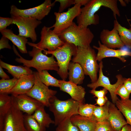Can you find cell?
Listing matches in <instances>:
<instances>
[{
    "mask_svg": "<svg viewBox=\"0 0 131 131\" xmlns=\"http://www.w3.org/2000/svg\"><path fill=\"white\" fill-rule=\"evenodd\" d=\"M117 2V0H90L82 8L80 14L76 17L77 25L81 27L86 28L89 25L98 24L99 16L95 13L102 7L110 9L115 19H116V16L119 17L120 16Z\"/></svg>",
    "mask_w": 131,
    "mask_h": 131,
    "instance_id": "6da1fadb",
    "label": "cell"
},
{
    "mask_svg": "<svg viewBox=\"0 0 131 131\" xmlns=\"http://www.w3.org/2000/svg\"><path fill=\"white\" fill-rule=\"evenodd\" d=\"M32 50L28 52L29 56L32 57L30 60H27L22 57L18 53L14 45L13 49L14 53L19 57L16 58L15 61L22 63L25 66L35 68L38 72L44 70H53L57 72L59 66L57 61H55L54 56L48 57L42 53V50L33 46Z\"/></svg>",
    "mask_w": 131,
    "mask_h": 131,
    "instance_id": "7a4b0ae2",
    "label": "cell"
},
{
    "mask_svg": "<svg viewBox=\"0 0 131 131\" xmlns=\"http://www.w3.org/2000/svg\"><path fill=\"white\" fill-rule=\"evenodd\" d=\"M96 56L95 50L90 46L85 48L76 47V53L72 60V62L80 65L85 75L89 76L92 83L95 82L98 79L99 66Z\"/></svg>",
    "mask_w": 131,
    "mask_h": 131,
    "instance_id": "3957f363",
    "label": "cell"
},
{
    "mask_svg": "<svg viewBox=\"0 0 131 131\" xmlns=\"http://www.w3.org/2000/svg\"><path fill=\"white\" fill-rule=\"evenodd\" d=\"M79 102L72 98L62 100L55 96L51 98L49 100V107L54 115L55 125L57 126L66 119L79 114Z\"/></svg>",
    "mask_w": 131,
    "mask_h": 131,
    "instance_id": "277c9868",
    "label": "cell"
},
{
    "mask_svg": "<svg viewBox=\"0 0 131 131\" xmlns=\"http://www.w3.org/2000/svg\"><path fill=\"white\" fill-rule=\"evenodd\" d=\"M64 42L72 44L76 47H87L90 46L94 35L88 27H81L73 22L68 28L58 35Z\"/></svg>",
    "mask_w": 131,
    "mask_h": 131,
    "instance_id": "5b68a950",
    "label": "cell"
},
{
    "mask_svg": "<svg viewBox=\"0 0 131 131\" xmlns=\"http://www.w3.org/2000/svg\"><path fill=\"white\" fill-rule=\"evenodd\" d=\"M43 51L44 54H51L56 57L59 68L57 74L62 80H65L68 76L69 65L72 57L76 53V47L73 44L65 42L62 46L54 51H49L45 50Z\"/></svg>",
    "mask_w": 131,
    "mask_h": 131,
    "instance_id": "8992f818",
    "label": "cell"
},
{
    "mask_svg": "<svg viewBox=\"0 0 131 131\" xmlns=\"http://www.w3.org/2000/svg\"><path fill=\"white\" fill-rule=\"evenodd\" d=\"M81 6L80 4H76L69 8L66 12L60 13L55 12V22L50 28L51 29L54 28L53 32L59 35L69 27L73 23L74 19L80 14Z\"/></svg>",
    "mask_w": 131,
    "mask_h": 131,
    "instance_id": "52a82bcc",
    "label": "cell"
},
{
    "mask_svg": "<svg viewBox=\"0 0 131 131\" xmlns=\"http://www.w3.org/2000/svg\"><path fill=\"white\" fill-rule=\"evenodd\" d=\"M35 78L34 84L26 94L39 102L45 106L49 107L50 99L55 96L57 91L49 88L40 80L37 72H33Z\"/></svg>",
    "mask_w": 131,
    "mask_h": 131,
    "instance_id": "ba28073f",
    "label": "cell"
},
{
    "mask_svg": "<svg viewBox=\"0 0 131 131\" xmlns=\"http://www.w3.org/2000/svg\"><path fill=\"white\" fill-rule=\"evenodd\" d=\"M12 24L16 25L19 30L18 35L30 38L33 42L37 39L35 29L41 23V21L32 17L11 16Z\"/></svg>",
    "mask_w": 131,
    "mask_h": 131,
    "instance_id": "9c48e42d",
    "label": "cell"
},
{
    "mask_svg": "<svg viewBox=\"0 0 131 131\" xmlns=\"http://www.w3.org/2000/svg\"><path fill=\"white\" fill-rule=\"evenodd\" d=\"M41 34V40L38 43L35 44L28 42L27 44L42 51L47 49L48 51H52L62 46L65 43L60 39L59 35L54 33L49 27L44 26Z\"/></svg>",
    "mask_w": 131,
    "mask_h": 131,
    "instance_id": "30bf717a",
    "label": "cell"
},
{
    "mask_svg": "<svg viewBox=\"0 0 131 131\" xmlns=\"http://www.w3.org/2000/svg\"><path fill=\"white\" fill-rule=\"evenodd\" d=\"M54 5L50 0H46L37 6L26 9H20L12 5L11 6L10 13L11 16H20L32 17L41 21L48 14L51 7Z\"/></svg>",
    "mask_w": 131,
    "mask_h": 131,
    "instance_id": "8fae6325",
    "label": "cell"
},
{
    "mask_svg": "<svg viewBox=\"0 0 131 131\" xmlns=\"http://www.w3.org/2000/svg\"><path fill=\"white\" fill-rule=\"evenodd\" d=\"M99 76L97 81L94 83H91L87 85V86L92 89L96 90L100 86L106 89L110 92L112 103L115 104L119 99L116 94V91L120 85L123 84L125 78L123 77L121 74L116 75L117 81L115 83L111 84L108 77L105 76L103 74V65L102 61L99 64Z\"/></svg>",
    "mask_w": 131,
    "mask_h": 131,
    "instance_id": "7c38bea8",
    "label": "cell"
},
{
    "mask_svg": "<svg viewBox=\"0 0 131 131\" xmlns=\"http://www.w3.org/2000/svg\"><path fill=\"white\" fill-rule=\"evenodd\" d=\"M2 131H27L24 122V115L13 101L5 116Z\"/></svg>",
    "mask_w": 131,
    "mask_h": 131,
    "instance_id": "4fadbf2b",
    "label": "cell"
},
{
    "mask_svg": "<svg viewBox=\"0 0 131 131\" xmlns=\"http://www.w3.org/2000/svg\"><path fill=\"white\" fill-rule=\"evenodd\" d=\"M11 96L13 101L19 110L28 115H33L36 110L43 105L26 94Z\"/></svg>",
    "mask_w": 131,
    "mask_h": 131,
    "instance_id": "5bb4252c",
    "label": "cell"
},
{
    "mask_svg": "<svg viewBox=\"0 0 131 131\" xmlns=\"http://www.w3.org/2000/svg\"><path fill=\"white\" fill-rule=\"evenodd\" d=\"M100 38L102 44L109 48H121L124 46L114 25L111 31L107 29L102 30L100 32Z\"/></svg>",
    "mask_w": 131,
    "mask_h": 131,
    "instance_id": "9a60e30c",
    "label": "cell"
},
{
    "mask_svg": "<svg viewBox=\"0 0 131 131\" xmlns=\"http://www.w3.org/2000/svg\"><path fill=\"white\" fill-rule=\"evenodd\" d=\"M99 47L94 45L93 48L98 50L97 54V61L100 62L104 58L113 57L117 58L122 62H125L126 60L123 57L127 56H131V52L121 49L116 50L108 48L103 45L99 41Z\"/></svg>",
    "mask_w": 131,
    "mask_h": 131,
    "instance_id": "2e32d148",
    "label": "cell"
},
{
    "mask_svg": "<svg viewBox=\"0 0 131 131\" xmlns=\"http://www.w3.org/2000/svg\"><path fill=\"white\" fill-rule=\"evenodd\" d=\"M60 90L68 94L72 98L80 103H83L86 94L85 88L69 81L59 80Z\"/></svg>",
    "mask_w": 131,
    "mask_h": 131,
    "instance_id": "e0dca14e",
    "label": "cell"
},
{
    "mask_svg": "<svg viewBox=\"0 0 131 131\" xmlns=\"http://www.w3.org/2000/svg\"><path fill=\"white\" fill-rule=\"evenodd\" d=\"M34 82L35 78L33 74L23 75L18 79L15 86L8 94H11L13 95L26 94L32 88Z\"/></svg>",
    "mask_w": 131,
    "mask_h": 131,
    "instance_id": "ac0fdd59",
    "label": "cell"
},
{
    "mask_svg": "<svg viewBox=\"0 0 131 131\" xmlns=\"http://www.w3.org/2000/svg\"><path fill=\"white\" fill-rule=\"evenodd\" d=\"M107 120L114 131H120L122 127L127 124L122 113L115 104L110 102L109 114Z\"/></svg>",
    "mask_w": 131,
    "mask_h": 131,
    "instance_id": "d6986e66",
    "label": "cell"
},
{
    "mask_svg": "<svg viewBox=\"0 0 131 131\" xmlns=\"http://www.w3.org/2000/svg\"><path fill=\"white\" fill-rule=\"evenodd\" d=\"M70 120L80 131H95L97 122L94 115L89 117L76 115L71 117Z\"/></svg>",
    "mask_w": 131,
    "mask_h": 131,
    "instance_id": "ffe728a7",
    "label": "cell"
},
{
    "mask_svg": "<svg viewBox=\"0 0 131 131\" xmlns=\"http://www.w3.org/2000/svg\"><path fill=\"white\" fill-rule=\"evenodd\" d=\"M0 32L2 36L10 40L14 45L17 46L21 53L23 54L27 53L26 44L28 42L26 38L15 34L10 29H7L0 31Z\"/></svg>",
    "mask_w": 131,
    "mask_h": 131,
    "instance_id": "44dd1931",
    "label": "cell"
},
{
    "mask_svg": "<svg viewBox=\"0 0 131 131\" xmlns=\"http://www.w3.org/2000/svg\"><path fill=\"white\" fill-rule=\"evenodd\" d=\"M68 70L69 81L77 85L83 83L85 74L82 68L79 64L70 62L69 65Z\"/></svg>",
    "mask_w": 131,
    "mask_h": 131,
    "instance_id": "7402d4cb",
    "label": "cell"
},
{
    "mask_svg": "<svg viewBox=\"0 0 131 131\" xmlns=\"http://www.w3.org/2000/svg\"><path fill=\"white\" fill-rule=\"evenodd\" d=\"M0 66L7 70V72L13 77L18 79L24 75L33 74V72L30 67L27 66H16L6 63L0 60Z\"/></svg>",
    "mask_w": 131,
    "mask_h": 131,
    "instance_id": "603a6c76",
    "label": "cell"
},
{
    "mask_svg": "<svg viewBox=\"0 0 131 131\" xmlns=\"http://www.w3.org/2000/svg\"><path fill=\"white\" fill-rule=\"evenodd\" d=\"M12 105V98L8 94H0V129L3 127L5 117Z\"/></svg>",
    "mask_w": 131,
    "mask_h": 131,
    "instance_id": "cb8c5ba5",
    "label": "cell"
},
{
    "mask_svg": "<svg viewBox=\"0 0 131 131\" xmlns=\"http://www.w3.org/2000/svg\"><path fill=\"white\" fill-rule=\"evenodd\" d=\"M43 105L36 110L32 115L33 117L41 126L48 128L52 124H54L48 114L46 112Z\"/></svg>",
    "mask_w": 131,
    "mask_h": 131,
    "instance_id": "d4e9b609",
    "label": "cell"
},
{
    "mask_svg": "<svg viewBox=\"0 0 131 131\" xmlns=\"http://www.w3.org/2000/svg\"><path fill=\"white\" fill-rule=\"evenodd\" d=\"M115 104L126 118L127 124L131 126V99L120 100L119 99Z\"/></svg>",
    "mask_w": 131,
    "mask_h": 131,
    "instance_id": "484cf974",
    "label": "cell"
},
{
    "mask_svg": "<svg viewBox=\"0 0 131 131\" xmlns=\"http://www.w3.org/2000/svg\"><path fill=\"white\" fill-rule=\"evenodd\" d=\"M121 40L124 45L131 49V27L128 29L122 26L117 19L114 21Z\"/></svg>",
    "mask_w": 131,
    "mask_h": 131,
    "instance_id": "4316f807",
    "label": "cell"
},
{
    "mask_svg": "<svg viewBox=\"0 0 131 131\" xmlns=\"http://www.w3.org/2000/svg\"><path fill=\"white\" fill-rule=\"evenodd\" d=\"M25 126L27 131H45V128L40 125L32 115H24Z\"/></svg>",
    "mask_w": 131,
    "mask_h": 131,
    "instance_id": "83f0119b",
    "label": "cell"
},
{
    "mask_svg": "<svg viewBox=\"0 0 131 131\" xmlns=\"http://www.w3.org/2000/svg\"><path fill=\"white\" fill-rule=\"evenodd\" d=\"M110 102L108 100L103 106H96L94 110L93 115L97 122H101L107 119L109 114Z\"/></svg>",
    "mask_w": 131,
    "mask_h": 131,
    "instance_id": "f1b7e54d",
    "label": "cell"
},
{
    "mask_svg": "<svg viewBox=\"0 0 131 131\" xmlns=\"http://www.w3.org/2000/svg\"><path fill=\"white\" fill-rule=\"evenodd\" d=\"M38 73L41 81L45 85L48 87L51 86L59 88V80H57L51 76L47 70L40 71Z\"/></svg>",
    "mask_w": 131,
    "mask_h": 131,
    "instance_id": "f546056e",
    "label": "cell"
},
{
    "mask_svg": "<svg viewBox=\"0 0 131 131\" xmlns=\"http://www.w3.org/2000/svg\"><path fill=\"white\" fill-rule=\"evenodd\" d=\"M18 79L13 78L11 79L0 80V94H8L15 86Z\"/></svg>",
    "mask_w": 131,
    "mask_h": 131,
    "instance_id": "4dcf8cb0",
    "label": "cell"
},
{
    "mask_svg": "<svg viewBox=\"0 0 131 131\" xmlns=\"http://www.w3.org/2000/svg\"><path fill=\"white\" fill-rule=\"evenodd\" d=\"M95 106V105L80 103L79 114L82 116L91 117L93 116L94 110Z\"/></svg>",
    "mask_w": 131,
    "mask_h": 131,
    "instance_id": "1f68e13d",
    "label": "cell"
},
{
    "mask_svg": "<svg viewBox=\"0 0 131 131\" xmlns=\"http://www.w3.org/2000/svg\"><path fill=\"white\" fill-rule=\"evenodd\" d=\"M56 131H80L78 128L71 122L70 118L63 121L58 125Z\"/></svg>",
    "mask_w": 131,
    "mask_h": 131,
    "instance_id": "d6a6232c",
    "label": "cell"
},
{
    "mask_svg": "<svg viewBox=\"0 0 131 131\" xmlns=\"http://www.w3.org/2000/svg\"><path fill=\"white\" fill-rule=\"evenodd\" d=\"M95 131H114L107 120L101 122H97Z\"/></svg>",
    "mask_w": 131,
    "mask_h": 131,
    "instance_id": "836d02e7",
    "label": "cell"
},
{
    "mask_svg": "<svg viewBox=\"0 0 131 131\" xmlns=\"http://www.w3.org/2000/svg\"><path fill=\"white\" fill-rule=\"evenodd\" d=\"M56 2L60 3L58 12H63L65 9L72 5H74V0H55L53 3L55 4Z\"/></svg>",
    "mask_w": 131,
    "mask_h": 131,
    "instance_id": "e575fe53",
    "label": "cell"
},
{
    "mask_svg": "<svg viewBox=\"0 0 131 131\" xmlns=\"http://www.w3.org/2000/svg\"><path fill=\"white\" fill-rule=\"evenodd\" d=\"M116 95H119L121 99L125 100L129 99L130 93L127 90L123 84L119 86L116 92Z\"/></svg>",
    "mask_w": 131,
    "mask_h": 131,
    "instance_id": "d590c367",
    "label": "cell"
},
{
    "mask_svg": "<svg viewBox=\"0 0 131 131\" xmlns=\"http://www.w3.org/2000/svg\"><path fill=\"white\" fill-rule=\"evenodd\" d=\"M13 20L12 18L0 17V31L6 29L10 25L12 24Z\"/></svg>",
    "mask_w": 131,
    "mask_h": 131,
    "instance_id": "8d00e7d4",
    "label": "cell"
},
{
    "mask_svg": "<svg viewBox=\"0 0 131 131\" xmlns=\"http://www.w3.org/2000/svg\"><path fill=\"white\" fill-rule=\"evenodd\" d=\"M108 92V90L106 89L103 88L102 90H96L92 89L90 91V92L94 96V97L97 98H102L106 96Z\"/></svg>",
    "mask_w": 131,
    "mask_h": 131,
    "instance_id": "74e56055",
    "label": "cell"
},
{
    "mask_svg": "<svg viewBox=\"0 0 131 131\" xmlns=\"http://www.w3.org/2000/svg\"><path fill=\"white\" fill-rule=\"evenodd\" d=\"M8 39L2 36L0 40V50L4 48L11 49V47L8 43Z\"/></svg>",
    "mask_w": 131,
    "mask_h": 131,
    "instance_id": "f35d334b",
    "label": "cell"
},
{
    "mask_svg": "<svg viewBox=\"0 0 131 131\" xmlns=\"http://www.w3.org/2000/svg\"><path fill=\"white\" fill-rule=\"evenodd\" d=\"M96 104L99 106H104L108 100L107 97L105 96L104 97L98 98L95 99Z\"/></svg>",
    "mask_w": 131,
    "mask_h": 131,
    "instance_id": "ab89813d",
    "label": "cell"
},
{
    "mask_svg": "<svg viewBox=\"0 0 131 131\" xmlns=\"http://www.w3.org/2000/svg\"><path fill=\"white\" fill-rule=\"evenodd\" d=\"M123 84L129 92L131 93V78H125Z\"/></svg>",
    "mask_w": 131,
    "mask_h": 131,
    "instance_id": "60d3db41",
    "label": "cell"
},
{
    "mask_svg": "<svg viewBox=\"0 0 131 131\" xmlns=\"http://www.w3.org/2000/svg\"><path fill=\"white\" fill-rule=\"evenodd\" d=\"M0 76L1 79H9L10 77L3 70L2 67L0 66Z\"/></svg>",
    "mask_w": 131,
    "mask_h": 131,
    "instance_id": "b9f144b4",
    "label": "cell"
},
{
    "mask_svg": "<svg viewBox=\"0 0 131 131\" xmlns=\"http://www.w3.org/2000/svg\"><path fill=\"white\" fill-rule=\"evenodd\" d=\"M90 0H74V5L79 4L81 6H84L90 1Z\"/></svg>",
    "mask_w": 131,
    "mask_h": 131,
    "instance_id": "7bdbcfd3",
    "label": "cell"
},
{
    "mask_svg": "<svg viewBox=\"0 0 131 131\" xmlns=\"http://www.w3.org/2000/svg\"><path fill=\"white\" fill-rule=\"evenodd\" d=\"M120 131H131V126L127 124L122 127Z\"/></svg>",
    "mask_w": 131,
    "mask_h": 131,
    "instance_id": "ee69618b",
    "label": "cell"
},
{
    "mask_svg": "<svg viewBox=\"0 0 131 131\" xmlns=\"http://www.w3.org/2000/svg\"><path fill=\"white\" fill-rule=\"evenodd\" d=\"M121 5L123 6H126V3L125 1L122 0H119Z\"/></svg>",
    "mask_w": 131,
    "mask_h": 131,
    "instance_id": "f6af8a7d",
    "label": "cell"
}]
</instances>
